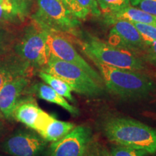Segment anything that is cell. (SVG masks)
<instances>
[{
  "label": "cell",
  "mask_w": 156,
  "mask_h": 156,
  "mask_svg": "<svg viewBox=\"0 0 156 156\" xmlns=\"http://www.w3.org/2000/svg\"><path fill=\"white\" fill-rule=\"evenodd\" d=\"M25 92L36 95L41 100L57 105L73 116H78L80 114L79 109L70 104L65 98L58 94L44 82H36L29 85Z\"/></svg>",
  "instance_id": "obj_15"
},
{
  "label": "cell",
  "mask_w": 156,
  "mask_h": 156,
  "mask_svg": "<svg viewBox=\"0 0 156 156\" xmlns=\"http://www.w3.org/2000/svg\"><path fill=\"white\" fill-rule=\"evenodd\" d=\"M61 1L76 19L83 20L88 16L85 12L80 7L76 0H61Z\"/></svg>",
  "instance_id": "obj_24"
},
{
  "label": "cell",
  "mask_w": 156,
  "mask_h": 156,
  "mask_svg": "<svg viewBox=\"0 0 156 156\" xmlns=\"http://www.w3.org/2000/svg\"><path fill=\"white\" fill-rule=\"evenodd\" d=\"M30 76H20L5 83L0 88V116L13 119V112L17 102L30 85Z\"/></svg>",
  "instance_id": "obj_11"
},
{
  "label": "cell",
  "mask_w": 156,
  "mask_h": 156,
  "mask_svg": "<svg viewBox=\"0 0 156 156\" xmlns=\"http://www.w3.org/2000/svg\"><path fill=\"white\" fill-rule=\"evenodd\" d=\"M141 58L145 64H149L156 68V41L147 45Z\"/></svg>",
  "instance_id": "obj_25"
},
{
  "label": "cell",
  "mask_w": 156,
  "mask_h": 156,
  "mask_svg": "<svg viewBox=\"0 0 156 156\" xmlns=\"http://www.w3.org/2000/svg\"><path fill=\"white\" fill-rule=\"evenodd\" d=\"M34 22L44 30L75 36L79 20L72 15L61 0H36Z\"/></svg>",
  "instance_id": "obj_5"
},
{
  "label": "cell",
  "mask_w": 156,
  "mask_h": 156,
  "mask_svg": "<svg viewBox=\"0 0 156 156\" xmlns=\"http://www.w3.org/2000/svg\"><path fill=\"white\" fill-rule=\"evenodd\" d=\"M103 135L112 144L156 153V129L134 119L109 116L99 123Z\"/></svg>",
  "instance_id": "obj_2"
},
{
  "label": "cell",
  "mask_w": 156,
  "mask_h": 156,
  "mask_svg": "<svg viewBox=\"0 0 156 156\" xmlns=\"http://www.w3.org/2000/svg\"><path fill=\"white\" fill-rule=\"evenodd\" d=\"M90 60L98 70L107 90L122 100H145L156 93V82L144 72L121 69Z\"/></svg>",
  "instance_id": "obj_1"
},
{
  "label": "cell",
  "mask_w": 156,
  "mask_h": 156,
  "mask_svg": "<svg viewBox=\"0 0 156 156\" xmlns=\"http://www.w3.org/2000/svg\"><path fill=\"white\" fill-rule=\"evenodd\" d=\"M78 5L87 15L98 17L101 15V10L96 0H76Z\"/></svg>",
  "instance_id": "obj_23"
},
{
  "label": "cell",
  "mask_w": 156,
  "mask_h": 156,
  "mask_svg": "<svg viewBox=\"0 0 156 156\" xmlns=\"http://www.w3.org/2000/svg\"><path fill=\"white\" fill-rule=\"evenodd\" d=\"M106 24L112 26L108 35L110 44L142 56L147 44L133 23L116 20L106 23Z\"/></svg>",
  "instance_id": "obj_10"
},
{
  "label": "cell",
  "mask_w": 156,
  "mask_h": 156,
  "mask_svg": "<svg viewBox=\"0 0 156 156\" xmlns=\"http://www.w3.org/2000/svg\"><path fill=\"white\" fill-rule=\"evenodd\" d=\"M93 137L89 126H76L62 139L51 142L47 156H87V148Z\"/></svg>",
  "instance_id": "obj_9"
},
{
  "label": "cell",
  "mask_w": 156,
  "mask_h": 156,
  "mask_svg": "<svg viewBox=\"0 0 156 156\" xmlns=\"http://www.w3.org/2000/svg\"><path fill=\"white\" fill-rule=\"evenodd\" d=\"M34 69L16 54L0 56V88L11 80L30 76Z\"/></svg>",
  "instance_id": "obj_14"
},
{
  "label": "cell",
  "mask_w": 156,
  "mask_h": 156,
  "mask_svg": "<svg viewBox=\"0 0 156 156\" xmlns=\"http://www.w3.org/2000/svg\"><path fill=\"white\" fill-rule=\"evenodd\" d=\"M38 75L42 80L43 82H44L45 83L51 87L58 94L65 98L67 101H70V102L75 103V98L72 94L73 90L67 83H65L60 78L55 77V76L44 71H38Z\"/></svg>",
  "instance_id": "obj_17"
},
{
  "label": "cell",
  "mask_w": 156,
  "mask_h": 156,
  "mask_svg": "<svg viewBox=\"0 0 156 156\" xmlns=\"http://www.w3.org/2000/svg\"><path fill=\"white\" fill-rule=\"evenodd\" d=\"M75 37L78 38L82 50L90 59L121 69L140 72L146 69L145 63L141 56L129 51L104 41L87 33L78 32Z\"/></svg>",
  "instance_id": "obj_3"
},
{
  "label": "cell",
  "mask_w": 156,
  "mask_h": 156,
  "mask_svg": "<svg viewBox=\"0 0 156 156\" xmlns=\"http://www.w3.org/2000/svg\"><path fill=\"white\" fill-rule=\"evenodd\" d=\"M40 71L57 77L71 87L73 92L87 98H95L104 94V87L75 64L64 62L51 55L47 64Z\"/></svg>",
  "instance_id": "obj_4"
},
{
  "label": "cell",
  "mask_w": 156,
  "mask_h": 156,
  "mask_svg": "<svg viewBox=\"0 0 156 156\" xmlns=\"http://www.w3.org/2000/svg\"><path fill=\"white\" fill-rule=\"evenodd\" d=\"M15 54L33 69L41 70L51 56L47 33L36 23L29 25L15 46Z\"/></svg>",
  "instance_id": "obj_6"
},
{
  "label": "cell",
  "mask_w": 156,
  "mask_h": 156,
  "mask_svg": "<svg viewBox=\"0 0 156 156\" xmlns=\"http://www.w3.org/2000/svg\"><path fill=\"white\" fill-rule=\"evenodd\" d=\"M96 2L104 14L118 11L130 5L129 0H96Z\"/></svg>",
  "instance_id": "obj_18"
},
{
  "label": "cell",
  "mask_w": 156,
  "mask_h": 156,
  "mask_svg": "<svg viewBox=\"0 0 156 156\" xmlns=\"http://www.w3.org/2000/svg\"><path fill=\"white\" fill-rule=\"evenodd\" d=\"M130 5L156 17V0H129Z\"/></svg>",
  "instance_id": "obj_22"
},
{
  "label": "cell",
  "mask_w": 156,
  "mask_h": 156,
  "mask_svg": "<svg viewBox=\"0 0 156 156\" xmlns=\"http://www.w3.org/2000/svg\"><path fill=\"white\" fill-rule=\"evenodd\" d=\"M20 19L17 15L9 12L0 5V23H12Z\"/></svg>",
  "instance_id": "obj_27"
},
{
  "label": "cell",
  "mask_w": 156,
  "mask_h": 156,
  "mask_svg": "<svg viewBox=\"0 0 156 156\" xmlns=\"http://www.w3.org/2000/svg\"><path fill=\"white\" fill-rule=\"evenodd\" d=\"M0 5L2 6L4 8L7 9V11L9 12L13 13V14L17 15L20 18L22 17L20 15L18 12L16 10V9H15V7H14V5L12 4L10 0H0Z\"/></svg>",
  "instance_id": "obj_29"
},
{
  "label": "cell",
  "mask_w": 156,
  "mask_h": 156,
  "mask_svg": "<svg viewBox=\"0 0 156 156\" xmlns=\"http://www.w3.org/2000/svg\"><path fill=\"white\" fill-rule=\"evenodd\" d=\"M105 23L122 20L132 23H146L156 26V17L129 5L118 11L104 14Z\"/></svg>",
  "instance_id": "obj_16"
},
{
  "label": "cell",
  "mask_w": 156,
  "mask_h": 156,
  "mask_svg": "<svg viewBox=\"0 0 156 156\" xmlns=\"http://www.w3.org/2000/svg\"><path fill=\"white\" fill-rule=\"evenodd\" d=\"M11 42V35L7 30L0 29V56L4 55L7 52Z\"/></svg>",
  "instance_id": "obj_26"
},
{
  "label": "cell",
  "mask_w": 156,
  "mask_h": 156,
  "mask_svg": "<svg viewBox=\"0 0 156 156\" xmlns=\"http://www.w3.org/2000/svg\"><path fill=\"white\" fill-rule=\"evenodd\" d=\"M48 143L38 132L26 126L7 136L1 148L9 156H47Z\"/></svg>",
  "instance_id": "obj_7"
},
{
  "label": "cell",
  "mask_w": 156,
  "mask_h": 156,
  "mask_svg": "<svg viewBox=\"0 0 156 156\" xmlns=\"http://www.w3.org/2000/svg\"><path fill=\"white\" fill-rule=\"evenodd\" d=\"M87 156H112L110 151L102 142L92 138L87 148Z\"/></svg>",
  "instance_id": "obj_21"
},
{
  "label": "cell",
  "mask_w": 156,
  "mask_h": 156,
  "mask_svg": "<svg viewBox=\"0 0 156 156\" xmlns=\"http://www.w3.org/2000/svg\"><path fill=\"white\" fill-rule=\"evenodd\" d=\"M5 129H6V127H5V124H4V122H2V121L0 119V136H1L4 134Z\"/></svg>",
  "instance_id": "obj_30"
},
{
  "label": "cell",
  "mask_w": 156,
  "mask_h": 156,
  "mask_svg": "<svg viewBox=\"0 0 156 156\" xmlns=\"http://www.w3.org/2000/svg\"><path fill=\"white\" fill-rule=\"evenodd\" d=\"M21 17L25 15L28 7V0H10Z\"/></svg>",
  "instance_id": "obj_28"
},
{
  "label": "cell",
  "mask_w": 156,
  "mask_h": 156,
  "mask_svg": "<svg viewBox=\"0 0 156 156\" xmlns=\"http://www.w3.org/2000/svg\"><path fill=\"white\" fill-rule=\"evenodd\" d=\"M144 41L146 44L149 45L156 41V26L151 24L146 23H133Z\"/></svg>",
  "instance_id": "obj_20"
},
{
  "label": "cell",
  "mask_w": 156,
  "mask_h": 156,
  "mask_svg": "<svg viewBox=\"0 0 156 156\" xmlns=\"http://www.w3.org/2000/svg\"><path fill=\"white\" fill-rule=\"evenodd\" d=\"M31 95L22 97L17 102L13 112V119L36 130L38 123L45 114Z\"/></svg>",
  "instance_id": "obj_12"
},
{
  "label": "cell",
  "mask_w": 156,
  "mask_h": 156,
  "mask_svg": "<svg viewBox=\"0 0 156 156\" xmlns=\"http://www.w3.org/2000/svg\"><path fill=\"white\" fill-rule=\"evenodd\" d=\"M0 156H7V155H2V154H0Z\"/></svg>",
  "instance_id": "obj_31"
},
{
  "label": "cell",
  "mask_w": 156,
  "mask_h": 156,
  "mask_svg": "<svg viewBox=\"0 0 156 156\" xmlns=\"http://www.w3.org/2000/svg\"><path fill=\"white\" fill-rule=\"evenodd\" d=\"M46 33L47 44L51 55L77 66L93 78L97 83L103 85V80L98 72L95 71L90 64L78 53L75 46L65 35L49 30H46Z\"/></svg>",
  "instance_id": "obj_8"
},
{
  "label": "cell",
  "mask_w": 156,
  "mask_h": 156,
  "mask_svg": "<svg viewBox=\"0 0 156 156\" xmlns=\"http://www.w3.org/2000/svg\"><path fill=\"white\" fill-rule=\"evenodd\" d=\"M112 156H148L147 152L126 146L112 144L109 148Z\"/></svg>",
  "instance_id": "obj_19"
},
{
  "label": "cell",
  "mask_w": 156,
  "mask_h": 156,
  "mask_svg": "<svg viewBox=\"0 0 156 156\" xmlns=\"http://www.w3.org/2000/svg\"><path fill=\"white\" fill-rule=\"evenodd\" d=\"M75 126L73 123L58 120L45 112L35 131L46 141L54 142L62 139Z\"/></svg>",
  "instance_id": "obj_13"
}]
</instances>
